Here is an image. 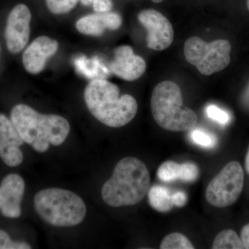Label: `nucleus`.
Instances as JSON below:
<instances>
[{"mask_svg": "<svg viewBox=\"0 0 249 249\" xmlns=\"http://www.w3.org/2000/svg\"><path fill=\"white\" fill-rule=\"evenodd\" d=\"M78 0H46L47 7L54 14H66L75 7Z\"/></svg>", "mask_w": 249, "mask_h": 249, "instance_id": "20", "label": "nucleus"}, {"mask_svg": "<svg viewBox=\"0 0 249 249\" xmlns=\"http://www.w3.org/2000/svg\"><path fill=\"white\" fill-rule=\"evenodd\" d=\"M25 192L24 178L16 173L6 175L0 183V213L9 219L22 214V201Z\"/></svg>", "mask_w": 249, "mask_h": 249, "instance_id": "10", "label": "nucleus"}, {"mask_svg": "<svg viewBox=\"0 0 249 249\" xmlns=\"http://www.w3.org/2000/svg\"><path fill=\"white\" fill-rule=\"evenodd\" d=\"M172 193L168 188L161 186H152L149 190V204L152 209L160 213H168L174 207Z\"/></svg>", "mask_w": 249, "mask_h": 249, "instance_id": "16", "label": "nucleus"}, {"mask_svg": "<svg viewBox=\"0 0 249 249\" xmlns=\"http://www.w3.org/2000/svg\"><path fill=\"white\" fill-rule=\"evenodd\" d=\"M231 45L227 40L204 42L198 37H191L184 45L187 62L194 65L201 74L209 76L222 71L231 62Z\"/></svg>", "mask_w": 249, "mask_h": 249, "instance_id": "6", "label": "nucleus"}, {"mask_svg": "<svg viewBox=\"0 0 249 249\" xmlns=\"http://www.w3.org/2000/svg\"><path fill=\"white\" fill-rule=\"evenodd\" d=\"M152 1H154V2H155V3H160V2H161L162 1H163V0H152Z\"/></svg>", "mask_w": 249, "mask_h": 249, "instance_id": "29", "label": "nucleus"}, {"mask_svg": "<svg viewBox=\"0 0 249 249\" xmlns=\"http://www.w3.org/2000/svg\"><path fill=\"white\" fill-rule=\"evenodd\" d=\"M138 19L147 31L148 48L162 51L168 49L173 43V26L163 14L157 10L145 9L139 14Z\"/></svg>", "mask_w": 249, "mask_h": 249, "instance_id": "8", "label": "nucleus"}, {"mask_svg": "<svg viewBox=\"0 0 249 249\" xmlns=\"http://www.w3.org/2000/svg\"><path fill=\"white\" fill-rule=\"evenodd\" d=\"M212 249H244L245 247L237 232L231 229H228L222 231L216 236Z\"/></svg>", "mask_w": 249, "mask_h": 249, "instance_id": "17", "label": "nucleus"}, {"mask_svg": "<svg viewBox=\"0 0 249 249\" xmlns=\"http://www.w3.org/2000/svg\"><path fill=\"white\" fill-rule=\"evenodd\" d=\"M24 143L11 119L0 114V159L5 164L11 168L22 164L24 155L21 146Z\"/></svg>", "mask_w": 249, "mask_h": 249, "instance_id": "11", "label": "nucleus"}, {"mask_svg": "<svg viewBox=\"0 0 249 249\" xmlns=\"http://www.w3.org/2000/svg\"><path fill=\"white\" fill-rule=\"evenodd\" d=\"M190 138L192 142L204 148H213L217 144V138L214 134L201 129H193Z\"/></svg>", "mask_w": 249, "mask_h": 249, "instance_id": "19", "label": "nucleus"}, {"mask_svg": "<svg viewBox=\"0 0 249 249\" xmlns=\"http://www.w3.org/2000/svg\"><path fill=\"white\" fill-rule=\"evenodd\" d=\"M92 6L96 12H109L112 9V2L111 0H94Z\"/></svg>", "mask_w": 249, "mask_h": 249, "instance_id": "23", "label": "nucleus"}, {"mask_svg": "<svg viewBox=\"0 0 249 249\" xmlns=\"http://www.w3.org/2000/svg\"><path fill=\"white\" fill-rule=\"evenodd\" d=\"M30 10L24 4H18L10 12L5 30L6 47L11 53L22 52L30 36Z\"/></svg>", "mask_w": 249, "mask_h": 249, "instance_id": "9", "label": "nucleus"}, {"mask_svg": "<svg viewBox=\"0 0 249 249\" xmlns=\"http://www.w3.org/2000/svg\"><path fill=\"white\" fill-rule=\"evenodd\" d=\"M206 114L210 119L223 125L229 124L231 121L230 114L214 105H209L206 107Z\"/></svg>", "mask_w": 249, "mask_h": 249, "instance_id": "22", "label": "nucleus"}, {"mask_svg": "<svg viewBox=\"0 0 249 249\" xmlns=\"http://www.w3.org/2000/svg\"><path fill=\"white\" fill-rule=\"evenodd\" d=\"M30 245L24 241L11 239L6 231L0 229V249H30Z\"/></svg>", "mask_w": 249, "mask_h": 249, "instance_id": "21", "label": "nucleus"}, {"mask_svg": "<svg viewBox=\"0 0 249 249\" xmlns=\"http://www.w3.org/2000/svg\"><path fill=\"white\" fill-rule=\"evenodd\" d=\"M122 19L116 13H98L80 18L76 22L77 30L85 35L99 36L106 29L116 30L121 27Z\"/></svg>", "mask_w": 249, "mask_h": 249, "instance_id": "14", "label": "nucleus"}, {"mask_svg": "<svg viewBox=\"0 0 249 249\" xmlns=\"http://www.w3.org/2000/svg\"><path fill=\"white\" fill-rule=\"evenodd\" d=\"M157 177L163 182L180 179L184 182L193 183L199 178V168L196 163L191 162L179 164L173 160H167L159 167Z\"/></svg>", "mask_w": 249, "mask_h": 249, "instance_id": "15", "label": "nucleus"}, {"mask_svg": "<svg viewBox=\"0 0 249 249\" xmlns=\"http://www.w3.org/2000/svg\"><path fill=\"white\" fill-rule=\"evenodd\" d=\"M34 201L37 214L54 227H75L83 222L86 216L84 201L76 193L67 190H42L36 193Z\"/></svg>", "mask_w": 249, "mask_h": 249, "instance_id": "5", "label": "nucleus"}, {"mask_svg": "<svg viewBox=\"0 0 249 249\" xmlns=\"http://www.w3.org/2000/svg\"><path fill=\"white\" fill-rule=\"evenodd\" d=\"M150 188V172L145 163L136 157H125L118 162L103 185L101 196L111 207L133 206L144 199Z\"/></svg>", "mask_w": 249, "mask_h": 249, "instance_id": "3", "label": "nucleus"}, {"mask_svg": "<svg viewBox=\"0 0 249 249\" xmlns=\"http://www.w3.org/2000/svg\"><path fill=\"white\" fill-rule=\"evenodd\" d=\"M245 184V173L237 161L228 163L209 183L206 188V200L217 208L235 204L240 198Z\"/></svg>", "mask_w": 249, "mask_h": 249, "instance_id": "7", "label": "nucleus"}, {"mask_svg": "<svg viewBox=\"0 0 249 249\" xmlns=\"http://www.w3.org/2000/svg\"><path fill=\"white\" fill-rule=\"evenodd\" d=\"M81 1L82 4L84 5V6H89V5L92 4L94 0H80Z\"/></svg>", "mask_w": 249, "mask_h": 249, "instance_id": "28", "label": "nucleus"}, {"mask_svg": "<svg viewBox=\"0 0 249 249\" xmlns=\"http://www.w3.org/2000/svg\"><path fill=\"white\" fill-rule=\"evenodd\" d=\"M245 168L246 170H247V173L249 175V147L248 151H247V155H246Z\"/></svg>", "mask_w": 249, "mask_h": 249, "instance_id": "27", "label": "nucleus"}, {"mask_svg": "<svg viewBox=\"0 0 249 249\" xmlns=\"http://www.w3.org/2000/svg\"><path fill=\"white\" fill-rule=\"evenodd\" d=\"M58 42L47 36L37 37L23 53L24 68L31 74H37L45 68L48 59L58 51Z\"/></svg>", "mask_w": 249, "mask_h": 249, "instance_id": "13", "label": "nucleus"}, {"mask_svg": "<svg viewBox=\"0 0 249 249\" xmlns=\"http://www.w3.org/2000/svg\"><path fill=\"white\" fill-rule=\"evenodd\" d=\"M150 106L154 119L166 130H191L197 123L196 112L183 106L181 89L173 81H163L155 87Z\"/></svg>", "mask_w": 249, "mask_h": 249, "instance_id": "4", "label": "nucleus"}, {"mask_svg": "<svg viewBox=\"0 0 249 249\" xmlns=\"http://www.w3.org/2000/svg\"><path fill=\"white\" fill-rule=\"evenodd\" d=\"M160 249H193L194 245L188 240V237L179 233L173 232L165 236L160 243Z\"/></svg>", "mask_w": 249, "mask_h": 249, "instance_id": "18", "label": "nucleus"}, {"mask_svg": "<svg viewBox=\"0 0 249 249\" xmlns=\"http://www.w3.org/2000/svg\"><path fill=\"white\" fill-rule=\"evenodd\" d=\"M146 70L145 60L134 54L129 46H121L114 51V58L110 64V71L127 81H133L142 76Z\"/></svg>", "mask_w": 249, "mask_h": 249, "instance_id": "12", "label": "nucleus"}, {"mask_svg": "<svg viewBox=\"0 0 249 249\" xmlns=\"http://www.w3.org/2000/svg\"><path fill=\"white\" fill-rule=\"evenodd\" d=\"M240 238L246 249H249V224L242 228L241 231Z\"/></svg>", "mask_w": 249, "mask_h": 249, "instance_id": "26", "label": "nucleus"}, {"mask_svg": "<svg viewBox=\"0 0 249 249\" xmlns=\"http://www.w3.org/2000/svg\"><path fill=\"white\" fill-rule=\"evenodd\" d=\"M247 8H248V10L249 11V0H247Z\"/></svg>", "mask_w": 249, "mask_h": 249, "instance_id": "30", "label": "nucleus"}, {"mask_svg": "<svg viewBox=\"0 0 249 249\" xmlns=\"http://www.w3.org/2000/svg\"><path fill=\"white\" fill-rule=\"evenodd\" d=\"M84 99L91 114L108 127H121L128 124L138 111V104L133 96H120L117 85L103 78L88 83Z\"/></svg>", "mask_w": 249, "mask_h": 249, "instance_id": "2", "label": "nucleus"}, {"mask_svg": "<svg viewBox=\"0 0 249 249\" xmlns=\"http://www.w3.org/2000/svg\"><path fill=\"white\" fill-rule=\"evenodd\" d=\"M11 121L24 142L40 153L47 152L50 144L62 145L71 129L65 118L56 114H41L25 104L14 106Z\"/></svg>", "mask_w": 249, "mask_h": 249, "instance_id": "1", "label": "nucleus"}, {"mask_svg": "<svg viewBox=\"0 0 249 249\" xmlns=\"http://www.w3.org/2000/svg\"><path fill=\"white\" fill-rule=\"evenodd\" d=\"M240 104L246 111L249 112V82L241 95Z\"/></svg>", "mask_w": 249, "mask_h": 249, "instance_id": "25", "label": "nucleus"}, {"mask_svg": "<svg viewBox=\"0 0 249 249\" xmlns=\"http://www.w3.org/2000/svg\"><path fill=\"white\" fill-rule=\"evenodd\" d=\"M172 199H173L174 206L182 208L187 204L188 196L184 192L178 191L172 195Z\"/></svg>", "mask_w": 249, "mask_h": 249, "instance_id": "24", "label": "nucleus"}]
</instances>
